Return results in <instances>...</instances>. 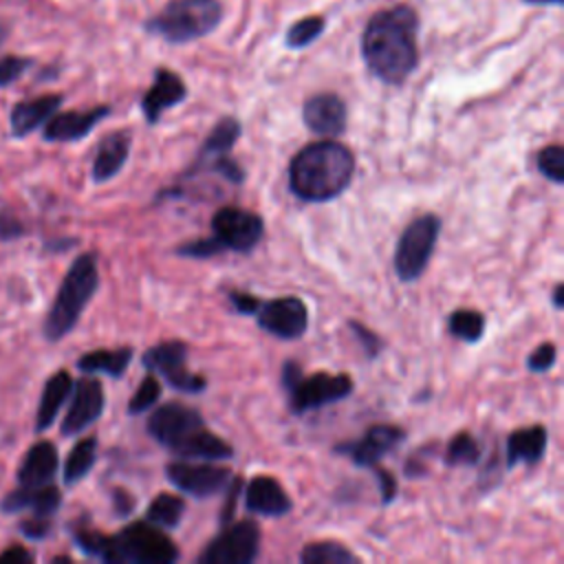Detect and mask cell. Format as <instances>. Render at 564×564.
I'll use <instances>...</instances> for the list:
<instances>
[{
  "label": "cell",
  "instance_id": "4fadbf2b",
  "mask_svg": "<svg viewBox=\"0 0 564 564\" xmlns=\"http://www.w3.org/2000/svg\"><path fill=\"white\" fill-rule=\"evenodd\" d=\"M253 317L262 330L286 341L300 339L308 328V308L295 295L262 300Z\"/></svg>",
  "mask_w": 564,
  "mask_h": 564
},
{
  "label": "cell",
  "instance_id": "ab89813d",
  "mask_svg": "<svg viewBox=\"0 0 564 564\" xmlns=\"http://www.w3.org/2000/svg\"><path fill=\"white\" fill-rule=\"evenodd\" d=\"M203 167H209L214 174L223 176L225 181L234 183V185H240L245 181V170L240 167V163L236 159H231L229 154H220L212 161H207Z\"/></svg>",
  "mask_w": 564,
  "mask_h": 564
},
{
  "label": "cell",
  "instance_id": "2e32d148",
  "mask_svg": "<svg viewBox=\"0 0 564 564\" xmlns=\"http://www.w3.org/2000/svg\"><path fill=\"white\" fill-rule=\"evenodd\" d=\"M304 126L324 139H337L348 128L346 101L335 93H315L302 106Z\"/></svg>",
  "mask_w": 564,
  "mask_h": 564
},
{
  "label": "cell",
  "instance_id": "277c9868",
  "mask_svg": "<svg viewBox=\"0 0 564 564\" xmlns=\"http://www.w3.org/2000/svg\"><path fill=\"white\" fill-rule=\"evenodd\" d=\"M223 15L220 0H170L143 22V29L167 44H187L209 35Z\"/></svg>",
  "mask_w": 564,
  "mask_h": 564
},
{
  "label": "cell",
  "instance_id": "f35d334b",
  "mask_svg": "<svg viewBox=\"0 0 564 564\" xmlns=\"http://www.w3.org/2000/svg\"><path fill=\"white\" fill-rule=\"evenodd\" d=\"M348 328L355 335V339L359 341V346L368 359H375L383 350V339L375 330H370L366 324H361L357 319H348Z\"/></svg>",
  "mask_w": 564,
  "mask_h": 564
},
{
  "label": "cell",
  "instance_id": "7c38bea8",
  "mask_svg": "<svg viewBox=\"0 0 564 564\" xmlns=\"http://www.w3.org/2000/svg\"><path fill=\"white\" fill-rule=\"evenodd\" d=\"M203 425H205L203 414L196 408L185 405L181 401H167L156 410H152V414L148 416L145 430L159 445L172 452L176 445H181L187 436H192Z\"/></svg>",
  "mask_w": 564,
  "mask_h": 564
},
{
  "label": "cell",
  "instance_id": "6da1fadb",
  "mask_svg": "<svg viewBox=\"0 0 564 564\" xmlns=\"http://www.w3.org/2000/svg\"><path fill=\"white\" fill-rule=\"evenodd\" d=\"M419 13L410 4L375 11L361 33L368 73L388 86H401L419 66Z\"/></svg>",
  "mask_w": 564,
  "mask_h": 564
},
{
  "label": "cell",
  "instance_id": "5bb4252c",
  "mask_svg": "<svg viewBox=\"0 0 564 564\" xmlns=\"http://www.w3.org/2000/svg\"><path fill=\"white\" fill-rule=\"evenodd\" d=\"M70 405L62 419V436H77L86 427H90L101 414L106 405L104 386L95 377H82L73 383Z\"/></svg>",
  "mask_w": 564,
  "mask_h": 564
},
{
  "label": "cell",
  "instance_id": "d6986e66",
  "mask_svg": "<svg viewBox=\"0 0 564 564\" xmlns=\"http://www.w3.org/2000/svg\"><path fill=\"white\" fill-rule=\"evenodd\" d=\"M110 115V106H95L90 110H68L55 112L44 123L46 141H79L93 132V128Z\"/></svg>",
  "mask_w": 564,
  "mask_h": 564
},
{
  "label": "cell",
  "instance_id": "d590c367",
  "mask_svg": "<svg viewBox=\"0 0 564 564\" xmlns=\"http://www.w3.org/2000/svg\"><path fill=\"white\" fill-rule=\"evenodd\" d=\"M161 392H163V388H161V381L154 377V372L145 375V377L141 379L139 388L134 390V394H132L130 401H128V414L137 416V414H141V412L150 410V408L161 399Z\"/></svg>",
  "mask_w": 564,
  "mask_h": 564
},
{
  "label": "cell",
  "instance_id": "1f68e13d",
  "mask_svg": "<svg viewBox=\"0 0 564 564\" xmlns=\"http://www.w3.org/2000/svg\"><path fill=\"white\" fill-rule=\"evenodd\" d=\"M485 326H487L485 315L474 308H458L447 319V330L465 344L480 341L485 335Z\"/></svg>",
  "mask_w": 564,
  "mask_h": 564
},
{
  "label": "cell",
  "instance_id": "b9f144b4",
  "mask_svg": "<svg viewBox=\"0 0 564 564\" xmlns=\"http://www.w3.org/2000/svg\"><path fill=\"white\" fill-rule=\"evenodd\" d=\"M29 59L26 57H18V55H2L0 57V86H9L13 84L26 68H29Z\"/></svg>",
  "mask_w": 564,
  "mask_h": 564
},
{
  "label": "cell",
  "instance_id": "60d3db41",
  "mask_svg": "<svg viewBox=\"0 0 564 564\" xmlns=\"http://www.w3.org/2000/svg\"><path fill=\"white\" fill-rule=\"evenodd\" d=\"M557 361V346L553 341H544L527 357V368L531 372H549Z\"/></svg>",
  "mask_w": 564,
  "mask_h": 564
},
{
  "label": "cell",
  "instance_id": "bcb514c9",
  "mask_svg": "<svg viewBox=\"0 0 564 564\" xmlns=\"http://www.w3.org/2000/svg\"><path fill=\"white\" fill-rule=\"evenodd\" d=\"M375 474H377V482H379V494H381V505H390L397 496V480L394 476L388 471V469H381V467H372Z\"/></svg>",
  "mask_w": 564,
  "mask_h": 564
},
{
  "label": "cell",
  "instance_id": "7dc6e473",
  "mask_svg": "<svg viewBox=\"0 0 564 564\" xmlns=\"http://www.w3.org/2000/svg\"><path fill=\"white\" fill-rule=\"evenodd\" d=\"M242 491V480L240 478H231V482L227 485V496H225V505L220 509V522L229 524V520L234 518V509H236V500Z\"/></svg>",
  "mask_w": 564,
  "mask_h": 564
},
{
  "label": "cell",
  "instance_id": "f1b7e54d",
  "mask_svg": "<svg viewBox=\"0 0 564 564\" xmlns=\"http://www.w3.org/2000/svg\"><path fill=\"white\" fill-rule=\"evenodd\" d=\"M97 460V438L86 436L75 443V447L68 452L64 460V485H75L86 478V474L93 469Z\"/></svg>",
  "mask_w": 564,
  "mask_h": 564
},
{
  "label": "cell",
  "instance_id": "816d5d0a",
  "mask_svg": "<svg viewBox=\"0 0 564 564\" xmlns=\"http://www.w3.org/2000/svg\"><path fill=\"white\" fill-rule=\"evenodd\" d=\"M524 4H535V7H549V4H553V7H560L564 0H522Z\"/></svg>",
  "mask_w": 564,
  "mask_h": 564
},
{
  "label": "cell",
  "instance_id": "ba28073f",
  "mask_svg": "<svg viewBox=\"0 0 564 564\" xmlns=\"http://www.w3.org/2000/svg\"><path fill=\"white\" fill-rule=\"evenodd\" d=\"M260 553V527L253 520L225 524V529L203 549L200 564H251Z\"/></svg>",
  "mask_w": 564,
  "mask_h": 564
},
{
  "label": "cell",
  "instance_id": "f907efd6",
  "mask_svg": "<svg viewBox=\"0 0 564 564\" xmlns=\"http://www.w3.org/2000/svg\"><path fill=\"white\" fill-rule=\"evenodd\" d=\"M551 304H553V308H557V311L564 306V284H562V282H557V284L553 286Z\"/></svg>",
  "mask_w": 564,
  "mask_h": 564
},
{
  "label": "cell",
  "instance_id": "44dd1931",
  "mask_svg": "<svg viewBox=\"0 0 564 564\" xmlns=\"http://www.w3.org/2000/svg\"><path fill=\"white\" fill-rule=\"evenodd\" d=\"M130 148H132V137L128 130H115L106 134L99 141L93 159V167H90L93 181L106 183L112 176H117L130 156Z\"/></svg>",
  "mask_w": 564,
  "mask_h": 564
},
{
  "label": "cell",
  "instance_id": "52a82bcc",
  "mask_svg": "<svg viewBox=\"0 0 564 564\" xmlns=\"http://www.w3.org/2000/svg\"><path fill=\"white\" fill-rule=\"evenodd\" d=\"M143 366L150 372L161 375L174 390L200 394L207 388V379L203 375L187 370V344L181 339H167L150 346L143 352Z\"/></svg>",
  "mask_w": 564,
  "mask_h": 564
},
{
  "label": "cell",
  "instance_id": "8fae6325",
  "mask_svg": "<svg viewBox=\"0 0 564 564\" xmlns=\"http://www.w3.org/2000/svg\"><path fill=\"white\" fill-rule=\"evenodd\" d=\"M289 405L293 414H304L308 410L324 408L328 403H337L352 392V379L346 372L328 375V372H315L311 377H300L289 390Z\"/></svg>",
  "mask_w": 564,
  "mask_h": 564
},
{
  "label": "cell",
  "instance_id": "f5cc1de1",
  "mask_svg": "<svg viewBox=\"0 0 564 564\" xmlns=\"http://www.w3.org/2000/svg\"><path fill=\"white\" fill-rule=\"evenodd\" d=\"M4 35H7V33H4V29H0V44H2V40H4Z\"/></svg>",
  "mask_w": 564,
  "mask_h": 564
},
{
  "label": "cell",
  "instance_id": "836d02e7",
  "mask_svg": "<svg viewBox=\"0 0 564 564\" xmlns=\"http://www.w3.org/2000/svg\"><path fill=\"white\" fill-rule=\"evenodd\" d=\"M326 29V20L324 15H306V18H300L295 20L286 33H284V42L289 48H306L311 46Z\"/></svg>",
  "mask_w": 564,
  "mask_h": 564
},
{
  "label": "cell",
  "instance_id": "8d00e7d4",
  "mask_svg": "<svg viewBox=\"0 0 564 564\" xmlns=\"http://www.w3.org/2000/svg\"><path fill=\"white\" fill-rule=\"evenodd\" d=\"M73 538H75V544L86 555H93V557H99V560L106 562L108 551H110V535H104V533L93 531V529H75Z\"/></svg>",
  "mask_w": 564,
  "mask_h": 564
},
{
  "label": "cell",
  "instance_id": "603a6c76",
  "mask_svg": "<svg viewBox=\"0 0 564 564\" xmlns=\"http://www.w3.org/2000/svg\"><path fill=\"white\" fill-rule=\"evenodd\" d=\"M62 95H42L35 99L18 101L11 110V134L15 139H22L44 126L62 106Z\"/></svg>",
  "mask_w": 564,
  "mask_h": 564
},
{
  "label": "cell",
  "instance_id": "5b68a950",
  "mask_svg": "<svg viewBox=\"0 0 564 564\" xmlns=\"http://www.w3.org/2000/svg\"><path fill=\"white\" fill-rule=\"evenodd\" d=\"M108 562L130 564H172L178 560L174 540L152 522H130L117 535H110Z\"/></svg>",
  "mask_w": 564,
  "mask_h": 564
},
{
  "label": "cell",
  "instance_id": "8992f818",
  "mask_svg": "<svg viewBox=\"0 0 564 564\" xmlns=\"http://www.w3.org/2000/svg\"><path fill=\"white\" fill-rule=\"evenodd\" d=\"M441 236V218L436 214H421L408 223L394 247V273L401 282H416L434 253Z\"/></svg>",
  "mask_w": 564,
  "mask_h": 564
},
{
  "label": "cell",
  "instance_id": "4316f807",
  "mask_svg": "<svg viewBox=\"0 0 564 564\" xmlns=\"http://www.w3.org/2000/svg\"><path fill=\"white\" fill-rule=\"evenodd\" d=\"M176 458H189V460H225L234 456V447L205 425L196 430L192 436H187L181 445L172 449Z\"/></svg>",
  "mask_w": 564,
  "mask_h": 564
},
{
  "label": "cell",
  "instance_id": "7bdbcfd3",
  "mask_svg": "<svg viewBox=\"0 0 564 564\" xmlns=\"http://www.w3.org/2000/svg\"><path fill=\"white\" fill-rule=\"evenodd\" d=\"M51 518L48 516H33L31 513V518H26V520H22L20 522V531L26 535V538H31V540H42V538H46L48 533H51Z\"/></svg>",
  "mask_w": 564,
  "mask_h": 564
},
{
  "label": "cell",
  "instance_id": "7402d4cb",
  "mask_svg": "<svg viewBox=\"0 0 564 564\" xmlns=\"http://www.w3.org/2000/svg\"><path fill=\"white\" fill-rule=\"evenodd\" d=\"M62 505V494L59 489L48 482L40 487H18L15 491L7 494L0 502V509L4 513H20V511H31L33 516H53Z\"/></svg>",
  "mask_w": 564,
  "mask_h": 564
},
{
  "label": "cell",
  "instance_id": "9a60e30c",
  "mask_svg": "<svg viewBox=\"0 0 564 564\" xmlns=\"http://www.w3.org/2000/svg\"><path fill=\"white\" fill-rule=\"evenodd\" d=\"M403 438H405V432L401 427L390 423H377V425H370L357 441L339 443L335 452L346 454L357 467H375Z\"/></svg>",
  "mask_w": 564,
  "mask_h": 564
},
{
  "label": "cell",
  "instance_id": "ffe728a7",
  "mask_svg": "<svg viewBox=\"0 0 564 564\" xmlns=\"http://www.w3.org/2000/svg\"><path fill=\"white\" fill-rule=\"evenodd\" d=\"M59 467L57 447L51 441L33 443L20 460L18 482L22 487H40L53 482Z\"/></svg>",
  "mask_w": 564,
  "mask_h": 564
},
{
  "label": "cell",
  "instance_id": "d4e9b609",
  "mask_svg": "<svg viewBox=\"0 0 564 564\" xmlns=\"http://www.w3.org/2000/svg\"><path fill=\"white\" fill-rule=\"evenodd\" d=\"M73 377L66 370H57L55 375H51L42 388V397L37 403V414H35V430L44 432L53 425V421L57 419L62 405L66 403V399L73 392Z\"/></svg>",
  "mask_w": 564,
  "mask_h": 564
},
{
  "label": "cell",
  "instance_id": "484cf974",
  "mask_svg": "<svg viewBox=\"0 0 564 564\" xmlns=\"http://www.w3.org/2000/svg\"><path fill=\"white\" fill-rule=\"evenodd\" d=\"M240 134H242V123H240L236 117H231V115L220 117V119L216 121V126L209 130V134L205 137L203 145H200V150H198V156H196V161L192 163L189 172L200 170L207 161H212V159H216V156H220V154H229L231 148L236 145V141L240 139ZM189 172H187V174H189Z\"/></svg>",
  "mask_w": 564,
  "mask_h": 564
},
{
  "label": "cell",
  "instance_id": "e0dca14e",
  "mask_svg": "<svg viewBox=\"0 0 564 564\" xmlns=\"http://www.w3.org/2000/svg\"><path fill=\"white\" fill-rule=\"evenodd\" d=\"M187 97V86L183 77L165 66L154 68L152 86L141 97V112L150 126H154L170 108L178 106Z\"/></svg>",
  "mask_w": 564,
  "mask_h": 564
},
{
  "label": "cell",
  "instance_id": "30bf717a",
  "mask_svg": "<svg viewBox=\"0 0 564 564\" xmlns=\"http://www.w3.org/2000/svg\"><path fill=\"white\" fill-rule=\"evenodd\" d=\"M214 238L223 245L225 251L247 253L258 247L264 236V220L260 214L242 207H220L212 216Z\"/></svg>",
  "mask_w": 564,
  "mask_h": 564
},
{
  "label": "cell",
  "instance_id": "ac0fdd59",
  "mask_svg": "<svg viewBox=\"0 0 564 564\" xmlns=\"http://www.w3.org/2000/svg\"><path fill=\"white\" fill-rule=\"evenodd\" d=\"M245 509L256 516H267V518H278L291 511L293 502L284 487L273 478V476H253L245 489Z\"/></svg>",
  "mask_w": 564,
  "mask_h": 564
},
{
  "label": "cell",
  "instance_id": "83f0119b",
  "mask_svg": "<svg viewBox=\"0 0 564 564\" xmlns=\"http://www.w3.org/2000/svg\"><path fill=\"white\" fill-rule=\"evenodd\" d=\"M134 350L130 346L123 348H99L82 355L77 359V368L86 375H108L112 379L123 377L132 361Z\"/></svg>",
  "mask_w": 564,
  "mask_h": 564
},
{
  "label": "cell",
  "instance_id": "e575fe53",
  "mask_svg": "<svg viewBox=\"0 0 564 564\" xmlns=\"http://www.w3.org/2000/svg\"><path fill=\"white\" fill-rule=\"evenodd\" d=\"M535 167L546 181L562 185L564 183V148L560 143L544 145L535 156Z\"/></svg>",
  "mask_w": 564,
  "mask_h": 564
},
{
  "label": "cell",
  "instance_id": "ee69618b",
  "mask_svg": "<svg viewBox=\"0 0 564 564\" xmlns=\"http://www.w3.org/2000/svg\"><path fill=\"white\" fill-rule=\"evenodd\" d=\"M227 300L234 306V311L240 313V315H256V311H258V306L262 302L260 297H256V295H251L247 291H229Z\"/></svg>",
  "mask_w": 564,
  "mask_h": 564
},
{
  "label": "cell",
  "instance_id": "d6a6232c",
  "mask_svg": "<svg viewBox=\"0 0 564 564\" xmlns=\"http://www.w3.org/2000/svg\"><path fill=\"white\" fill-rule=\"evenodd\" d=\"M482 458L480 443L469 432H458L445 447V465L449 467H476Z\"/></svg>",
  "mask_w": 564,
  "mask_h": 564
},
{
  "label": "cell",
  "instance_id": "c3c4849f",
  "mask_svg": "<svg viewBox=\"0 0 564 564\" xmlns=\"http://www.w3.org/2000/svg\"><path fill=\"white\" fill-rule=\"evenodd\" d=\"M112 502H115L117 516H128L134 509V498L128 491H123V489H115L112 491Z\"/></svg>",
  "mask_w": 564,
  "mask_h": 564
},
{
  "label": "cell",
  "instance_id": "3957f363",
  "mask_svg": "<svg viewBox=\"0 0 564 564\" xmlns=\"http://www.w3.org/2000/svg\"><path fill=\"white\" fill-rule=\"evenodd\" d=\"M99 289V271H97V258L95 253H82L73 260L68 267L55 300L46 313L44 319V337L48 341H59L66 337L75 324L79 322L84 308L93 300V295Z\"/></svg>",
  "mask_w": 564,
  "mask_h": 564
},
{
  "label": "cell",
  "instance_id": "f6af8a7d",
  "mask_svg": "<svg viewBox=\"0 0 564 564\" xmlns=\"http://www.w3.org/2000/svg\"><path fill=\"white\" fill-rule=\"evenodd\" d=\"M24 225L20 223L18 216H13L11 212H4L0 209V242H7V240H15L20 236H24Z\"/></svg>",
  "mask_w": 564,
  "mask_h": 564
},
{
  "label": "cell",
  "instance_id": "681fc988",
  "mask_svg": "<svg viewBox=\"0 0 564 564\" xmlns=\"http://www.w3.org/2000/svg\"><path fill=\"white\" fill-rule=\"evenodd\" d=\"M31 560L33 555L24 546H11L4 553H0V562H7V564H26Z\"/></svg>",
  "mask_w": 564,
  "mask_h": 564
},
{
  "label": "cell",
  "instance_id": "74e56055",
  "mask_svg": "<svg viewBox=\"0 0 564 564\" xmlns=\"http://www.w3.org/2000/svg\"><path fill=\"white\" fill-rule=\"evenodd\" d=\"M181 258H196V260H207V258H214L218 253H223V245L209 236V238H198V240H189L185 245H178L174 249Z\"/></svg>",
  "mask_w": 564,
  "mask_h": 564
},
{
  "label": "cell",
  "instance_id": "4dcf8cb0",
  "mask_svg": "<svg viewBox=\"0 0 564 564\" xmlns=\"http://www.w3.org/2000/svg\"><path fill=\"white\" fill-rule=\"evenodd\" d=\"M185 516V500L176 494H159L145 511V520L161 529H176Z\"/></svg>",
  "mask_w": 564,
  "mask_h": 564
},
{
  "label": "cell",
  "instance_id": "7a4b0ae2",
  "mask_svg": "<svg viewBox=\"0 0 564 564\" xmlns=\"http://www.w3.org/2000/svg\"><path fill=\"white\" fill-rule=\"evenodd\" d=\"M355 154L335 139H322L300 148L289 163V187L304 203L339 198L352 183Z\"/></svg>",
  "mask_w": 564,
  "mask_h": 564
},
{
  "label": "cell",
  "instance_id": "9c48e42d",
  "mask_svg": "<svg viewBox=\"0 0 564 564\" xmlns=\"http://www.w3.org/2000/svg\"><path fill=\"white\" fill-rule=\"evenodd\" d=\"M167 480L183 494L192 498H212L227 489L234 474L216 460H189L176 458L165 465Z\"/></svg>",
  "mask_w": 564,
  "mask_h": 564
},
{
  "label": "cell",
  "instance_id": "f546056e",
  "mask_svg": "<svg viewBox=\"0 0 564 564\" xmlns=\"http://www.w3.org/2000/svg\"><path fill=\"white\" fill-rule=\"evenodd\" d=\"M300 562L302 564H355L359 562V555H355L341 542L317 540V542H308L300 551Z\"/></svg>",
  "mask_w": 564,
  "mask_h": 564
},
{
  "label": "cell",
  "instance_id": "cb8c5ba5",
  "mask_svg": "<svg viewBox=\"0 0 564 564\" xmlns=\"http://www.w3.org/2000/svg\"><path fill=\"white\" fill-rule=\"evenodd\" d=\"M546 443H549V432L544 425H529V427H520L513 430L507 436V467H516L520 463L527 465H535L544 458L546 452Z\"/></svg>",
  "mask_w": 564,
  "mask_h": 564
}]
</instances>
